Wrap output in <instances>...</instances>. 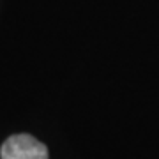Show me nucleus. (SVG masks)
<instances>
[{
    "instance_id": "f257e3e1",
    "label": "nucleus",
    "mask_w": 159,
    "mask_h": 159,
    "mask_svg": "<svg viewBox=\"0 0 159 159\" xmlns=\"http://www.w3.org/2000/svg\"><path fill=\"white\" fill-rule=\"evenodd\" d=\"M2 159H48V148L44 143L30 134H14L7 138L2 150Z\"/></svg>"
}]
</instances>
